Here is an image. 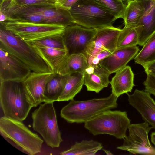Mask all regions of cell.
<instances>
[{
    "instance_id": "e575fe53",
    "label": "cell",
    "mask_w": 155,
    "mask_h": 155,
    "mask_svg": "<svg viewBox=\"0 0 155 155\" xmlns=\"http://www.w3.org/2000/svg\"><path fill=\"white\" fill-rule=\"evenodd\" d=\"M151 140L152 143L155 146V132H152L151 134Z\"/></svg>"
},
{
    "instance_id": "8992f818",
    "label": "cell",
    "mask_w": 155,
    "mask_h": 155,
    "mask_svg": "<svg viewBox=\"0 0 155 155\" xmlns=\"http://www.w3.org/2000/svg\"><path fill=\"white\" fill-rule=\"evenodd\" d=\"M0 132L5 138L11 140L29 154L41 152L43 140L22 121L2 117L0 118Z\"/></svg>"
},
{
    "instance_id": "9a60e30c",
    "label": "cell",
    "mask_w": 155,
    "mask_h": 155,
    "mask_svg": "<svg viewBox=\"0 0 155 155\" xmlns=\"http://www.w3.org/2000/svg\"><path fill=\"white\" fill-rule=\"evenodd\" d=\"M140 51L137 46L117 49L110 55L100 61V66L110 74L116 73L127 66Z\"/></svg>"
},
{
    "instance_id": "6da1fadb",
    "label": "cell",
    "mask_w": 155,
    "mask_h": 155,
    "mask_svg": "<svg viewBox=\"0 0 155 155\" xmlns=\"http://www.w3.org/2000/svg\"><path fill=\"white\" fill-rule=\"evenodd\" d=\"M117 98L111 93L107 97L86 101L72 99L62 108L60 115L69 123H84L101 112L117 108Z\"/></svg>"
},
{
    "instance_id": "b9f144b4",
    "label": "cell",
    "mask_w": 155,
    "mask_h": 155,
    "mask_svg": "<svg viewBox=\"0 0 155 155\" xmlns=\"http://www.w3.org/2000/svg\"><path fill=\"white\" fill-rule=\"evenodd\" d=\"M120 0V1H121V0Z\"/></svg>"
},
{
    "instance_id": "30bf717a",
    "label": "cell",
    "mask_w": 155,
    "mask_h": 155,
    "mask_svg": "<svg viewBox=\"0 0 155 155\" xmlns=\"http://www.w3.org/2000/svg\"><path fill=\"white\" fill-rule=\"evenodd\" d=\"M96 29L95 35L83 53L87 58L88 64L98 52L105 50L113 52L117 49V41L121 29L113 25Z\"/></svg>"
},
{
    "instance_id": "5bb4252c",
    "label": "cell",
    "mask_w": 155,
    "mask_h": 155,
    "mask_svg": "<svg viewBox=\"0 0 155 155\" xmlns=\"http://www.w3.org/2000/svg\"><path fill=\"white\" fill-rule=\"evenodd\" d=\"M127 94L129 104L140 114L145 122L155 129V101L151 94L137 89L131 94Z\"/></svg>"
},
{
    "instance_id": "d590c367",
    "label": "cell",
    "mask_w": 155,
    "mask_h": 155,
    "mask_svg": "<svg viewBox=\"0 0 155 155\" xmlns=\"http://www.w3.org/2000/svg\"><path fill=\"white\" fill-rule=\"evenodd\" d=\"M65 0H54L56 5H60Z\"/></svg>"
},
{
    "instance_id": "4dcf8cb0",
    "label": "cell",
    "mask_w": 155,
    "mask_h": 155,
    "mask_svg": "<svg viewBox=\"0 0 155 155\" xmlns=\"http://www.w3.org/2000/svg\"><path fill=\"white\" fill-rule=\"evenodd\" d=\"M144 91L155 96V77L147 74V77L143 82Z\"/></svg>"
},
{
    "instance_id": "ffe728a7",
    "label": "cell",
    "mask_w": 155,
    "mask_h": 155,
    "mask_svg": "<svg viewBox=\"0 0 155 155\" xmlns=\"http://www.w3.org/2000/svg\"><path fill=\"white\" fill-rule=\"evenodd\" d=\"M47 64L51 71L57 74L69 55L66 50L33 46Z\"/></svg>"
},
{
    "instance_id": "cb8c5ba5",
    "label": "cell",
    "mask_w": 155,
    "mask_h": 155,
    "mask_svg": "<svg viewBox=\"0 0 155 155\" xmlns=\"http://www.w3.org/2000/svg\"><path fill=\"white\" fill-rule=\"evenodd\" d=\"M102 144L93 140L76 142L69 149L60 153L61 155H95L102 149Z\"/></svg>"
},
{
    "instance_id": "52a82bcc",
    "label": "cell",
    "mask_w": 155,
    "mask_h": 155,
    "mask_svg": "<svg viewBox=\"0 0 155 155\" xmlns=\"http://www.w3.org/2000/svg\"><path fill=\"white\" fill-rule=\"evenodd\" d=\"M31 117L34 130L41 135L46 144L52 148L59 147L63 140L53 102L40 104L32 112Z\"/></svg>"
},
{
    "instance_id": "e0dca14e",
    "label": "cell",
    "mask_w": 155,
    "mask_h": 155,
    "mask_svg": "<svg viewBox=\"0 0 155 155\" xmlns=\"http://www.w3.org/2000/svg\"><path fill=\"white\" fill-rule=\"evenodd\" d=\"M111 74L100 65L88 66L83 75L87 90L98 93L108 87Z\"/></svg>"
},
{
    "instance_id": "d6a6232c",
    "label": "cell",
    "mask_w": 155,
    "mask_h": 155,
    "mask_svg": "<svg viewBox=\"0 0 155 155\" xmlns=\"http://www.w3.org/2000/svg\"><path fill=\"white\" fill-rule=\"evenodd\" d=\"M79 0H65V1L60 6L70 10L71 6Z\"/></svg>"
},
{
    "instance_id": "d6986e66",
    "label": "cell",
    "mask_w": 155,
    "mask_h": 155,
    "mask_svg": "<svg viewBox=\"0 0 155 155\" xmlns=\"http://www.w3.org/2000/svg\"><path fill=\"white\" fill-rule=\"evenodd\" d=\"M110 82L111 93L118 98L124 93L131 92L133 87L134 74L130 66H126L117 71Z\"/></svg>"
},
{
    "instance_id": "44dd1931",
    "label": "cell",
    "mask_w": 155,
    "mask_h": 155,
    "mask_svg": "<svg viewBox=\"0 0 155 155\" xmlns=\"http://www.w3.org/2000/svg\"><path fill=\"white\" fill-rule=\"evenodd\" d=\"M87 60L83 53L69 55L57 74L62 76L79 73L83 74L88 67Z\"/></svg>"
},
{
    "instance_id": "74e56055",
    "label": "cell",
    "mask_w": 155,
    "mask_h": 155,
    "mask_svg": "<svg viewBox=\"0 0 155 155\" xmlns=\"http://www.w3.org/2000/svg\"><path fill=\"white\" fill-rule=\"evenodd\" d=\"M133 0H121L123 3L125 5L127 6L128 2Z\"/></svg>"
},
{
    "instance_id": "4fadbf2b",
    "label": "cell",
    "mask_w": 155,
    "mask_h": 155,
    "mask_svg": "<svg viewBox=\"0 0 155 155\" xmlns=\"http://www.w3.org/2000/svg\"><path fill=\"white\" fill-rule=\"evenodd\" d=\"M55 74L51 71H32L22 82L27 97L33 107L46 102L44 93L46 85Z\"/></svg>"
},
{
    "instance_id": "60d3db41",
    "label": "cell",
    "mask_w": 155,
    "mask_h": 155,
    "mask_svg": "<svg viewBox=\"0 0 155 155\" xmlns=\"http://www.w3.org/2000/svg\"><path fill=\"white\" fill-rule=\"evenodd\" d=\"M154 0V1H155V0Z\"/></svg>"
},
{
    "instance_id": "ab89813d",
    "label": "cell",
    "mask_w": 155,
    "mask_h": 155,
    "mask_svg": "<svg viewBox=\"0 0 155 155\" xmlns=\"http://www.w3.org/2000/svg\"><path fill=\"white\" fill-rule=\"evenodd\" d=\"M2 0H1V1H2Z\"/></svg>"
},
{
    "instance_id": "d4e9b609",
    "label": "cell",
    "mask_w": 155,
    "mask_h": 155,
    "mask_svg": "<svg viewBox=\"0 0 155 155\" xmlns=\"http://www.w3.org/2000/svg\"><path fill=\"white\" fill-rule=\"evenodd\" d=\"M66 76L55 74L47 82L45 91L46 102L57 101L64 87Z\"/></svg>"
},
{
    "instance_id": "7bdbcfd3",
    "label": "cell",
    "mask_w": 155,
    "mask_h": 155,
    "mask_svg": "<svg viewBox=\"0 0 155 155\" xmlns=\"http://www.w3.org/2000/svg\"></svg>"
},
{
    "instance_id": "f1b7e54d",
    "label": "cell",
    "mask_w": 155,
    "mask_h": 155,
    "mask_svg": "<svg viewBox=\"0 0 155 155\" xmlns=\"http://www.w3.org/2000/svg\"><path fill=\"white\" fill-rule=\"evenodd\" d=\"M95 2L113 14L117 19H123L126 7L119 0H93Z\"/></svg>"
},
{
    "instance_id": "4316f807",
    "label": "cell",
    "mask_w": 155,
    "mask_h": 155,
    "mask_svg": "<svg viewBox=\"0 0 155 155\" xmlns=\"http://www.w3.org/2000/svg\"><path fill=\"white\" fill-rule=\"evenodd\" d=\"M138 44V36L135 28L124 26L119 35L117 49L136 46Z\"/></svg>"
},
{
    "instance_id": "f35d334b",
    "label": "cell",
    "mask_w": 155,
    "mask_h": 155,
    "mask_svg": "<svg viewBox=\"0 0 155 155\" xmlns=\"http://www.w3.org/2000/svg\"><path fill=\"white\" fill-rule=\"evenodd\" d=\"M11 0V1H12V0Z\"/></svg>"
},
{
    "instance_id": "484cf974",
    "label": "cell",
    "mask_w": 155,
    "mask_h": 155,
    "mask_svg": "<svg viewBox=\"0 0 155 155\" xmlns=\"http://www.w3.org/2000/svg\"><path fill=\"white\" fill-rule=\"evenodd\" d=\"M134 58L135 63L143 68L155 61V32L148 39Z\"/></svg>"
},
{
    "instance_id": "603a6c76",
    "label": "cell",
    "mask_w": 155,
    "mask_h": 155,
    "mask_svg": "<svg viewBox=\"0 0 155 155\" xmlns=\"http://www.w3.org/2000/svg\"><path fill=\"white\" fill-rule=\"evenodd\" d=\"M66 76V81L64 90L58 98V101H68L74 99L80 92L84 84V77L81 74Z\"/></svg>"
},
{
    "instance_id": "8fae6325",
    "label": "cell",
    "mask_w": 155,
    "mask_h": 155,
    "mask_svg": "<svg viewBox=\"0 0 155 155\" xmlns=\"http://www.w3.org/2000/svg\"><path fill=\"white\" fill-rule=\"evenodd\" d=\"M32 72L23 62L0 48V82H23Z\"/></svg>"
},
{
    "instance_id": "1f68e13d",
    "label": "cell",
    "mask_w": 155,
    "mask_h": 155,
    "mask_svg": "<svg viewBox=\"0 0 155 155\" xmlns=\"http://www.w3.org/2000/svg\"><path fill=\"white\" fill-rule=\"evenodd\" d=\"M147 74H150L155 77V61L144 68Z\"/></svg>"
},
{
    "instance_id": "7c38bea8",
    "label": "cell",
    "mask_w": 155,
    "mask_h": 155,
    "mask_svg": "<svg viewBox=\"0 0 155 155\" xmlns=\"http://www.w3.org/2000/svg\"><path fill=\"white\" fill-rule=\"evenodd\" d=\"M96 32V29L87 28L76 24L66 27L63 38L69 55L83 53Z\"/></svg>"
},
{
    "instance_id": "7a4b0ae2",
    "label": "cell",
    "mask_w": 155,
    "mask_h": 155,
    "mask_svg": "<svg viewBox=\"0 0 155 155\" xmlns=\"http://www.w3.org/2000/svg\"><path fill=\"white\" fill-rule=\"evenodd\" d=\"M0 104L4 116L22 122L33 107L22 82H0Z\"/></svg>"
},
{
    "instance_id": "ba28073f",
    "label": "cell",
    "mask_w": 155,
    "mask_h": 155,
    "mask_svg": "<svg viewBox=\"0 0 155 155\" xmlns=\"http://www.w3.org/2000/svg\"><path fill=\"white\" fill-rule=\"evenodd\" d=\"M1 23L6 29L26 42L62 34L65 28V26L57 24L35 23L12 20H7Z\"/></svg>"
},
{
    "instance_id": "83f0119b",
    "label": "cell",
    "mask_w": 155,
    "mask_h": 155,
    "mask_svg": "<svg viewBox=\"0 0 155 155\" xmlns=\"http://www.w3.org/2000/svg\"><path fill=\"white\" fill-rule=\"evenodd\" d=\"M63 33L26 42L32 46H36L67 50L63 38Z\"/></svg>"
},
{
    "instance_id": "8d00e7d4",
    "label": "cell",
    "mask_w": 155,
    "mask_h": 155,
    "mask_svg": "<svg viewBox=\"0 0 155 155\" xmlns=\"http://www.w3.org/2000/svg\"><path fill=\"white\" fill-rule=\"evenodd\" d=\"M106 153V154L107 155H112L113 154L111 151L109 150H107L104 149H102Z\"/></svg>"
},
{
    "instance_id": "5b68a950",
    "label": "cell",
    "mask_w": 155,
    "mask_h": 155,
    "mask_svg": "<svg viewBox=\"0 0 155 155\" xmlns=\"http://www.w3.org/2000/svg\"><path fill=\"white\" fill-rule=\"evenodd\" d=\"M84 123L85 128L94 136L106 134L123 139L130 120L126 111L110 110L101 112Z\"/></svg>"
},
{
    "instance_id": "2e32d148",
    "label": "cell",
    "mask_w": 155,
    "mask_h": 155,
    "mask_svg": "<svg viewBox=\"0 0 155 155\" xmlns=\"http://www.w3.org/2000/svg\"><path fill=\"white\" fill-rule=\"evenodd\" d=\"M144 1L145 11L135 28L138 36V45L142 46L155 32V1Z\"/></svg>"
},
{
    "instance_id": "9c48e42d",
    "label": "cell",
    "mask_w": 155,
    "mask_h": 155,
    "mask_svg": "<svg viewBox=\"0 0 155 155\" xmlns=\"http://www.w3.org/2000/svg\"><path fill=\"white\" fill-rule=\"evenodd\" d=\"M152 127L146 122L130 124L129 134L123 139V144L117 148L133 154L155 155V148L151 144L148 134Z\"/></svg>"
},
{
    "instance_id": "ac0fdd59",
    "label": "cell",
    "mask_w": 155,
    "mask_h": 155,
    "mask_svg": "<svg viewBox=\"0 0 155 155\" xmlns=\"http://www.w3.org/2000/svg\"><path fill=\"white\" fill-rule=\"evenodd\" d=\"M29 6L42 16L46 23L60 24L65 27L75 24L70 10L61 6Z\"/></svg>"
},
{
    "instance_id": "f546056e",
    "label": "cell",
    "mask_w": 155,
    "mask_h": 155,
    "mask_svg": "<svg viewBox=\"0 0 155 155\" xmlns=\"http://www.w3.org/2000/svg\"><path fill=\"white\" fill-rule=\"evenodd\" d=\"M16 4L21 5L53 7L57 5L54 0H13Z\"/></svg>"
},
{
    "instance_id": "836d02e7",
    "label": "cell",
    "mask_w": 155,
    "mask_h": 155,
    "mask_svg": "<svg viewBox=\"0 0 155 155\" xmlns=\"http://www.w3.org/2000/svg\"><path fill=\"white\" fill-rule=\"evenodd\" d=\"M7 17L5 14L0 10V21L1 23L4 22L6 21Z\"/></svg>"
},
{
    "instance_id": "7402d4cb",
    "label": "cell",
    "mask_w": 155,
    "mask_h": 155,
    "mask_svg": "<svg viewBox=\"0 0 155 155\" xmlns=\"http://www.w3.org/2000/svg\"><path fill=\"white\" fill-rule=\"evenodd\" d=\"M144 0H133L126 6L123 19L125 26L135 28L145 11Z\"/></svg>"
},
{
    "instance_id": "277c9868",
    "label": "cell",
    "mask_w": 155,
    "mask_h": 155,
    "mask_svg": "<svg viewBox=\"0 0 155 155\" xmlns=\"http://www.w3.org/2000/svg\"><path fill=\"white\" fill-rule=\"evenodd\" d=\"M70 11L74 23L87 28L112 26L117 19L113 14L93 0H79Z\"/></svg>"
},
{
    "instance_id": "3957f363",
    "label": "cell",
    "mask_w": 155,
    "mask_h": 155,
    "mask_svg": "<svg viewBox=\"0 0 155 155\" xmlns=\"http://www.w3.org/2000/svg\"><path fill=\"white\" fill-rule=\"evenodd\" d=\"M0 48L21 60L32 71H51L33 46L6 29L3 26L0 28Z\"/></svg>"
}]
</instances>
